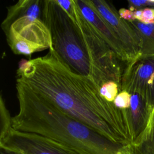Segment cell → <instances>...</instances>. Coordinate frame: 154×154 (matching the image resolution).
Returning <instances> with one entry per match:
<instances>
[{
	"instance_id": "cell-1",
	"label": "cell",
	"mask_w": 154,
	"mask_h": 154,
	"mask_svg": "<svg viewBox=\"0 0 154 154\" xmlns=\"http://www.w3.org/2000/svg\"><path fill=\"white\" fill-rule=\"evenodd\" d=\"M16 74V81L111 141L132 143L128 109L103 98L90 76L73 72L53 49L44 56L21 60Z\"/></svg>"
},
{
	"instance_id": "cell-2",
	"label": "cell",
	"mask_w": 154,
	"mask_h": 154,
	"mask_svg": "<svg viewBox=\"0 0 154 154\" xmlns=\"http://www.w3.org/2000/svg\"><path fill=\"white\" fill-rule=\"evenodd\" d=\"M45 0H20L7 7L1 24L14 54L31 55L52 48L51 35L44 22Z\"/></svg>"
},
{
	"instance_id": "cell-3",
	"label": "cell",
	"mask_w": 154,
	"mask_h": 154,
	"mask_svg": "<svg viewBox=\"0 0 154 154\" xmlns=\"http://www.w3.org/2000/svg\"><path fill=\"white\" fill-rule=\"evenodd\" d=\"M40 133L78 154H131L129 144L114 143L58 109L45 116Z\"/></svg>"
},
{
	"instance_id": "cell-4",
	"label": "cell",
	"mask_w": 154,
	"mask_h": 154,
	"mask_svg": "<svg viewBox=\"0 0 154 154\" xmlns=\"http://www.w3.org/2000/svg\"><path fill=\"white\" fill-rule=\"evenodd\" d=\"M44 22L51 33V49L73 72L90 76V60L79 28L57 0H45Z\"/></svg>"
},
{
	"instance_id": "cell-5",
	"label": "cell",
	"mask_w": 154,
	"mask_h": 154,
	"mask_svg": "<svg viewBox=\"0 0 154 154\" xmlns=\"http://www.w3.org/2000/svg\"><path fill=\"white\" fill-rule=\"evenodd\" d=\"M75 23L79 28L90 64V78L100 88L105 83L114 81L120 87L124 69L122 62L108 45L96 34L83 17L76 0Z\"/></svg>"
},
{
	"instance_id": "cell-6",
	"label": "cell",
	"mask_w": 154,
	"mask_h": 154,
	"mask_svg": "<svg viewBox=\"0 0 154 154\" xmlns=\"http://www.w3.org/2000/svg\"><path fill=\"white\" fill-rule=\"evenodd\" d=\"M0 148L20 154H78L49 138L17 131L12 127L0 134Z\"/></svg>"
},
{
	"instance_id": "cell-7",
	"label": "cell",
	"mask_w": 154,
	"mask_h": 154,
	"mask_svg": "<svg viewBox=\"0 0 154 154\" xmlns=\"http://www.w3.org/2000/svg\"><path fill=\"white\" fill-rule=\"evenodd\" d=\"M137 93L146 99L152 108L154 104V56L140 57L124 69L120 91Z\"/></svg>"
},
{
	"instance_id": "cell-8",
	"label": "cell",
	"mask_w": 154,
	"mask_h": 154,
	"mask_svg": "<svg viewBox=\"0 0 154 154\" xmlns=\"http://www.w3.org/2000/svg\"><path fill=\"white\" fill-rule=\"evenodd\" d=\"M91 2L123 43L132 63L139 59L141 57V40L130 23L120 16L118 11L109 2L91 0Z\"/></svg>"
},
{
	"instance_id": "cell-9",
	"label": "cell",
	"mask_w": 154,
	"mask_h": 154,
	"mask_svg": "<svg viewBox=\"0 0 154 154\" xmlns=\"http://www.w3.org/2000/svg\"><path fill=\"white\" fill-rule=\"evenodd\" d=\"M80 11L96 34L108 45L118 59L126 66L132 60L121 40L116 35L109 24L97 11L90 0H76Z\"/></svg>"
},
{
	"instance_id": "cell-10",
	"label": "cell",
	"mask_w": 154,
	"mask_h": 154,
	"mask_svg": "<svg viewBox=\"0 0 154 154\" xmlns=\"http://www.w3.org/2000/svg\"><path fill=\"white\" fill-rule=\"evenodd\" d=\"M131 94V105L127 111L133 143L145 130L152 108L141 94L137 93Z\"/></svg>"
},
{
	"instance_id": "cell-11",
	"label": "cell",
	"mask_w": 154,
	"mask_h": 154,
	"mask_svg": "<svg viewBox=\"0 0 154 154\" xmlns=\"http://www.w3.org/2000/svg\"><path fill=\"white\" fill-rule=\"evenodd\" d=\"M130 145L131 154H154V104L145 130Z\"/></svg>"
},
{
	"instance_id": "cell-12",
	"label": "cell",
	"mask_w": 154,
	"mask_h": 154,
	"mask_svg": "<svg viewBox=\"0 0 154 154\" xmlns=\"http://www.w3.org/2000/svg\"><path fill=\"white\" fill-rule=\"evenodd\" d=\"M129 23L140 38L141 57L154 56V24H145L137 20Z\"/></svg>"
},
{
	"instance_id": "cell-13",
	"label": "cell",
	"mask_w": 154,
	"mask_h": 154,
	"mask_svg": "<svg viewBox=\"0 0 154 154\" xmlns=\"http://www.w3.org/2000/svg\"><path fill=\"white\" fill-rule=\"evenodd\" d=\"M101 96L106 100L113 102L116 97L120 91V87L114 81H109L103 84L99 89Z\"/></svg>"
},
{
	"instance_id": "cell-14",
	"label": "cell",
	"mask_w": 154,
	"mask_h": 154,
	"mask_svg": "<svg viewBox=\"0 0 154 154\" xmlns=\"http://www.w3.org/2000/svg\"><path fill=\"white\" fill-rule=\"evenodd\" d=\"M0 112H1V134L5 132L11 126V118L8 110L5 106V102L2 95L0 99Z\"/></svg>"
},
{
	"instance_id": "cell-15",
	"label": "cell",
	"mask_w": 154,
	"mask_h": 154,
	"mask_svg": "<svg viewBox=\"0 0 154 154\" xmlns=\"http://www.w3.org/2000/svg\"><path fill=\"white\" fill-rule=\"evenodd\" d=\"M131 94L126 91H121L116 97L113 103L119 109H127L131 105Z\"/></svg>"
},
{
	"instance_id": "cell-16",
	"label": "cell",
	"mask_w": 154,
	"mask_h": 154,
	"mask_svg": "<svg viewBox=\"0 0 154 154\" xmlns=\"http://www.w3.org/2000/svg\"><path fill=\"white\" fill-rule=\"evenodd\" d=\"M129 9L132 11H135L142 9L143 7L154 8V1L142 0V1H128Z\"/></svg>"
},
{
	"instance_id": "cell-17",
	"label": "cell",
	"mask_w": 154,
	"mask_h": 154,
	"mask_svg": "<svg viewBox=\"0 0 154 154\" xmlns=\"http://www.w3.org/2000/svg\"><path fill=\"white\" fill-rule=\"evenodd\" d=\"M118 12L120 16L127 22H131L136 20L134 15V11H132L129 8H122L118 11Z\"/></svg>"
},
{
	"instance_id": "cell-18",
	"label": "cell",
	"mask_w": 154,
	"mask_h": 154,
	"mask_svg": "<svg viewBox=\"0 0 154 154\" xmlns=\"http://www.w3.org/2000/svg\"><path fill=\"white\" fill-rule=\"evenodd\" d=\"M0 154H20V153H19L17 152L11 151L8 149L0 148Z\"/></svg>"
}]
</instances>
